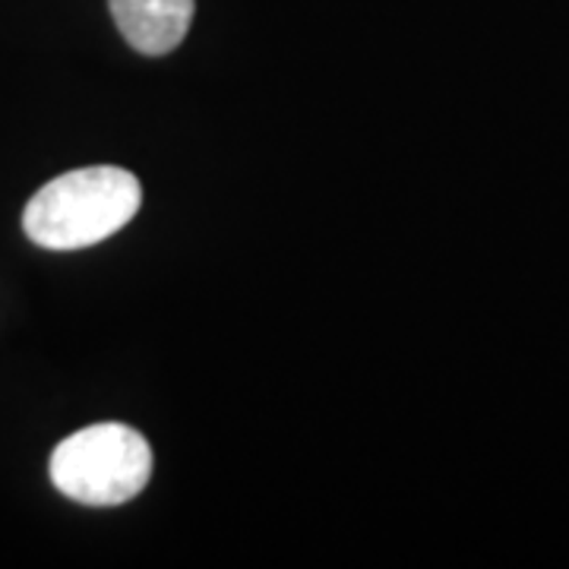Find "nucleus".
Instances as JSON below:
<instances>
[{"mask_svg": "<svg viewBox=\"0 0 569 569\" xmlns=\"http://www.w3.org/2000/svg\"><path fill=\"white\" fill-rule=\"evenodd\" d=\"M142 203L140 181L114 164H92L48 181L22 212V231L44 250H80L111 238Z\"/></svg>", "mask_w": 569, "mask_h": 569, "instance_id": "1", "label": "nucleus"}, {"mask_svg": "<svg viewBox=\"0 0 569 569\" xmlns=\"http://www.w3.org/2000/svg\"><path fill=\"white\" fill-rule=\"evenodd\" d=\"M152 475V449L127 425H92L70 433L51 456V481L86 507H121Z\"/></svg>", "mask_w": 569, "mask_h": 569, "instance_id": "2", "label": "nucleus"}, {"mask_svg": "<svg viewBox=\"0 0 569 569\" xmlns=\"http://www.w3.org/2000/svg\"><path fill=\"white\" fill-rule=\"evenodd\" d=\"M108 7L123 39L149 58L174 51L193 22V0H108Z\"/></svg>", "mask_w": 569, "mask_h": 569, "instance_id": "3", "label": "nucleus"}]
</instances>
